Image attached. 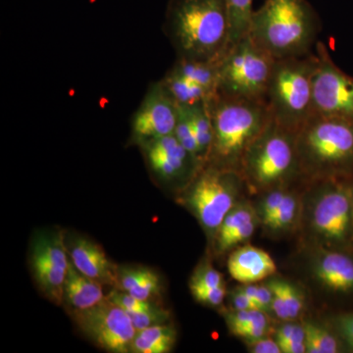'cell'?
Returning <instances> with one entry per match:
<instances>
[{"instance_id":"obj_1","label":"cell","mask_w":353,"mask_h":353,"mask_svg":"<svg viewBox=\"0 0 353 353\" xmlns=\"http://www.w3.org/2000/svg\"><path fill=\"white\" fill-rule=\"evenodd\" d=\"M163 31L176 58L221 59L230 46L226 0H168Z\"/></svg>"},{"instance_id":"obj_2","label":"cell","mask_w":353,"mask_h":353,"mask_svg":"<svg viewBox=\"0 0 353 353\" xmlns=\"http://www.w3.org/2000/svg\"><path fill=\"white\" fill-rule=\"evenodd\" d=\"M321 21L307 0H265L254 10L248 34L275 60L313 52Z\"/></svg>"},{"instance_id":"obj_3","label":"cell","mask_w":353,"mask_h":353,"mask_svg":"<svg viewBox=\"0 0 353 353\" xmlns=\"http://www.w3.org/2000/svg\"><path fill=\"white\" fill-rule=\"evenodd\" d=\"M296 150L306 181L353 180V122L312 116L296 132Z\"/></svg>"},{"instance_id":"obj_4","label":"cell","mask_w":353,"mask_h":353,"mask_svg":"<svg viewBox=\"0 0 353 353\" xmlns=\"http://www.w3.org/2000/svg\"><path fill=\"white\" fill-rule=\"evenodd\" d=\"M208 109L213 141L206 164L240 172L246 150L271 119L266 103L215 94Z\"/></svg>"},{"instance_id":"obj_5","label":"cell","mask_w":353,"mask_h":353,"mask_svg":"<svg viewBox=\"0 0 353 353\" xmlns=\"http://www.w3.org/2000/svg\"><path fill=\"white\" fill-rule=\"evenodd\" d=\"M315 51L307 55L276 60L266 105L271 118L281 126L297 132L313 116V75Z\"/></svg>"},{"instance_id":"obj_6","label":"cell","mask_w":353,"mask_h":353,"mask_svg":"<svg viewBox=\"0 0 353 353\" xmlns=\"http://www.w3.org/2000/svg\"><path fill=\"white\" fill-rule=\"evenodd\" d=\"M240 173L248 188L264 192L301 178L296 132L271 118L243 155Z\"/></svg>"},{"instance_id":"obj_7","label":"cell","mask_w":353,"mask_h":353,"mask_svg":"<svg viewBox=\"0 0 353 353\" xmlns=\"http://www.w3.org/2000/svg\"><path fill=\"white\" fill-rule=\"evenodd\" d=\"M275 61L246 34L231 44L223 55L215 94L266 103Z\"/></svg>"},{"instance_id":"obj_8","label":"cell","mask_w":353,"mask_h":353,"mask_svg":"<svg viewBox=\"0 0 353 353\" xmlns=\"http://www.w3.org/2000/svg\"><path fill=\"white\" fill-rule=\"evenodd\" d=\"M243 185L240 172L205 164L188 183L183 199L205 231L215 234Z\"/></svg>"},{"instance_id":"obj_9","label":"cell","mask_w":353,"mask_h":353,"mask_svg":"<svg viewBox=\"0 0 353 353\" xmlns=\"http://www.w3.org/2000/svg\"><path fill=\"white\" fill-rule=\"evenodd\" d=\"M315 185L310 224L329 245H347L353 233V180L308 181Z\"/></svg>"},{"instance_id":"obj_10","label":"cell","mask_w":353,"mask_h":353,"mask_svg":"<svg viewBox=\"0 0 353 353\" xmlns=\"http://www.w3.org/2000/svg\"><path fill=\"white\" fill-rule=\"evenodd\" d=\"M313 75V116L353 122V78L339 68L327 46L317 41Z\"/></svg>"},{"instance_id":"obj_11","label":"cell","mask_w":353,"mask_h":353,"mask_svg":"<svg viewBox=\"0 0 353 353\" xmlns=\"http://www.w3.org/2000/svg\"><path fill=\"white\" fill-rule=\"evenodd\" d=\"M73 318L97 347L113 353L131 352L137 330L126 311L108 297L92 307L73 311Z\"/></svg>"},{"instance_id":"obj_12","label":"cell","mask_w":353,"mask_h":353,"mask_svg":"<svg viewBox=\"0 0 353 353\" xmlns=\"http://www.w3.org/2000/svg\"><path fill=\"white\" fill-rule=\"evenodd\" d=\"M70 262L69 250L61 231L37 234L32 245V271L39 290L51 303H63Z\"/></svg>"},{"instance_id":"obj_13","label":"cell","mask_w":353,"mask_h":353,"mask_svg":"<svg viewBox=\"0 0 353 353\" xmlns=\"http://www.w3.org/2000/svg\"><path fill=\"white\" fill-rule=\"evenodd\" d=\"M179 113V106L161 81L152 82L132 116L130 143L141 146L153 139L174 134Z\"/></svg>"},{"instance_id":"obj_14","label":"cell","mask_w":353,"mask_h":353,"mask_svg":"<svg viewBox=\"0 0 353 353\" xmlns=\"http://www.w3.org/2000/svg\"><path fill=\"white\" fill-rule=\"evenodd\" d=\"M139 148L150 170L164 182L185 180L190 183L202 167L175 134L153 139Z\"/></svg>"},{"instance_id":"obj_15","label":"cell","mask_w":353,"mask_h":353,"mask_svg":"<svg viewBox=\"0 0 353 353\" xmlns=\"http://www.w3.org/2000/svg\"><path fill=\"white\" fill-rule=\"evenodd\" d=\"M68 250L72 263L81 273L103 285L116 288L119 268L110 261L101 245L79 238L72 241Z\"/></svg>"},{"instance_id":"obj_16","label":"cell","mask_w":353,"mask_h":353,"mask_svg":"<svg viewBox=\"0 0 353 353\" xmlns=\"http://www.w3.org/2000/svg\"><path fill=\"white\" fill-rule=\"evenodd\" d=\"M228 271L241 284H254L273 276L277 272V266L269 253L248 245L230 255Z\"/></svg>"},{"instance_id":"obj_17","label":"cell","mask_w":353,"mask_h":353,"mask_svg":"<svg viewBox=\"0 0 353 353\" xmlns=\"http://www.w3.org/2000/svg\"><path fill=\"white\" fill-rule=\"evenodd\" d=\"M314 273L328 289L353 292V259L345 253L324 250L315 260Z\"/></svg>"},{"instance_id":"obj_18","label":"cell","mask_w":353,"mask_h":353,"mask_svg":"<svg viewBox=\"0 0 353 353\" xmlns=\"http://www.w3.org/2000/svg\"><path fill=\"white\" fill-rule=\"evenodd\" d=\"M105 299L103 285L83 275L70 262L64 284L63 303L68 304L72 311H78L92 307Z\"/></svg>"},{"instance_id":"obj_19","label":"cell","mask_w":353,"mask_h":353,"mask_svg":"<svg viewBox=\"0 0 353 353\" xmlns=\"http://www.w3.org/2000/svg\"><path fill=\"white\" fill-rule=\"evenodd\" d=\"M221 59L197 60L176 58L175 63L170 70L185 80L205 88L214 97L217 90Z\"/></svg>"},{"instance_id":"obj_20","label":"cell","mask_w":353,"mask_h":353,"mask_svg":"<svg viewBox=\"0 0 353 353\" xmlns=\"http://www.w3.org/2000/svg\"><path fill=\"white\" fill-rule=\"evenodd\" d=\"M160 81L179 108H192L205 103L213 97L205 88L185 80L170 69Z\"/></svg>"},{"instance_id":"obj_21","label":"cell","mask_w":353,"mask_h":353,"mask_svg":"<svg viewBox=\"0 0 353 353\" xmlns=\"http://www.w3.org/2000/svg\"><path fill=\"white\" fill-rule=\"evenodd\" d=\"M185 110L194 130L199 145L202 164L208 162L213 141V127L209 113L208 102L197 104L192 108H181Z\"/></svg>"},{"instance_id":"obj_22","label":"cell","mask_w":353,"mask_h":353,"mask_svg":"<svg viewBox=\"0 0 353 353\" xmlns=\"http://www.w3.org/2000/svg\"><path fill=\"white\" fill-rule=\"evenodd\" d=\"M230 19V46L248 34L252 21L253 0H226Z\"/></svg>"},{"instance_id":"obj_23","label":"cell","mask_w":353,"mask_h":353,"mask_svg":"<svg viewBox=\"0 0 353 353\" xmlns=\"http://www.w3.org/2000/svg\"><path fill=\"white\" fill-rule=\"evenodd\" d=\"M255 219H259V214H257L252 204L248 203V202H241V203L238 202L233 209L228 213L225 219L223 220L222 224L220 225L217 232H216L215 238L217 248L225 241L228 240L234 232L238 231L241 226Z\"/></svg>"},{"instance_id":"obj_24","label":"cell","mask_w":353,"mask_h":353,"mask_svg":"<svg viewBox=\"0 0 353 353\" xmlns=\"http://www.w3.org/2000/svg\"><path fill=\"white\" fill-rule=\"evenodd\" d=\"M305 331L307 353H336L340 352L338 339L331 332L314 322L303 323Z\"/></svg>"},{"instance_id":"obj_25","label":"cell","mask_w":353,"mask_h":353,"mask_svg":"<svg viewBox=\"0 0 353 353\" xmlns=\"http://www.w3.org/2000/svg\"><path fill=\"white\" fill-rule=\"evenodd\" d=\"M299 208V199L296 194L288 190L280 208L276 211L275 214L272 216L271 219L265 224V226L273 231L289 229L296 219Z\"/></svg>"},{"instance_id":"obj_26","label":"cell","mask_w":353,"mask_h":353,"mask_svg":"<svg viewBox=\"0 0 353 353\" xmlns=\"http://www.w3.org/2000/svg\"><path fill=\"white\" fill-rule=\"evenodd\" d=\"M137 334L153 343L160 353L170 352L176 343V330L169 324L150 327L137 331Z\"/></svg>"},{"instance_id":"obj_27","label":"cell","mask_w":353,"mask_h":353,"mask_svg":"<svg viewBox=\"0 0 353 353\" xmlns=\"http://www.w3.org/2000/svg\"><path fill=\"white\" fill-rule=\"evenodd\" d=\"M180 113H179L178 123L175 129L176 138L180 141L181 145L185 148L192 155L199 163L203 166L202 164L201 152H199V145H197V141L196 136H194V130H192V125L189 118H188L187 114L183 108H179Z\"/></svg>"},{"instance_id":"obj_28","label":"cell","mask_w":353,"mask_h":353,"mask_svg":"<svg viewBox=\"0 0 353 353\" xmlns=\"http://www.w3.org/2000/svg\"><path fill=\"white\" fill-rule=\"evenodd\" d=\"M131 318L132 325L137 331L157 326V325L168 324L170 314L166 309L159 307L153 304L148 310L141 312L128 313Z\"/></svg>"},{"instance_id":"obj_29","label":"cell","mask_w":353,"mask_h":353,"mask_svg":"<svg viewBox=\"0 0 353 353\" xmlns=\"http://www.w3.org/2000/svg\"><path fill=\"white\" fill-rule=\"evenodd\" d=\"M224 279L219 271L216 270L209 263L199 265L190 279V290L197 289H211L224 285Z\"/></svg>"},{"instance_id":"obj_30","label":"cell","mask_w":353,"mask_h":353,"mask_svg":"<svg viewBox=\"0 0 353 353\" xmlns=\"http://www.w3.org/2000/svg\"><path fill=\"white\" fill-rule=\"evenodd\" d=\"M287 185L288 183L265 190L266 192L264 194L263 199L260 202L259 210V216L262 221V224H266L280 208L288 192Z\"/></svg>"},{"instance_id":"obj_31","label":"cell","mask_w":353,"mask_h":353,"mask_svg":"<svg viewBox=\"0 0 353 353\" xmlns=\"http://www.w3.org/2000/svg\"><path fill=\"white\" fill-rule=\"evenodd\" d=\"M279 282H280L283 296H284L289 321H294L303 313L304 307L303 294L290 283L285 282L284 280H279Z\"/></svg>"},{"instance_id":"obj_32","label":"cell","mask_w":353,"mask_h":353,"mask_svg":"<svg viewBox=\"0 0 353 353\" xmlns=\"http://www.w3.org/2000/svg\"><path fill=\"white\" fill-rule=\"evenodd\" d=\"M106 297L111 303L119 306L127 313L141 312V311L148 310L153 305L150 301H141L132 296L129 292L119 289L112 290Z\"/></svg>"},{"instance_id":"obj_33","label":"cell","mask_w":353,"mask_h":353,"mask_svg":"<svg viewBox=\"0 0 353 353\" xmlns=\"http://www.w3.org/2000/svg\"><path fill=\"white\" fill-rule=\"evenodd\" d=\"M241 290L250 296L257 309L263 312L272 310V301H273V292L268 284L254 285L245 284L241 287Z\"/></svg>"},{"instance_id":"obj_34","label":"cell","mask_w":353,"mask_h":353,"mask_svg":"<svg viewBox=\"0 0 353 353\" xmlns=\"http://www.w3.org/2000/svg\"><path fill=\"white\" fill-rule=\"evenodd\" d=\"M275 340L279 345H290V343H305V331L303 324L288 321L276 332Z\"/></svg>"},{"instance_id":"obj_35","label":"cell","mask_w":353,"mask_h":353,"mask_svg":"<svg viewBox=\"0 0 353 353\" xmlns=\"http://www.w3.org/2000/svg\"><path fill=\"white\" fill-rule=\"evenodd\" d=\"M161 290L160 279L154 271L150 270L145 278L134 289L130 290L129 294L141 301H150L152 296H158Z\"/></svg>"},{"instance_id":"obj_36","label":"cell","mask_w":353,"mask_h":353,"mask_svg":"<svg viewBox=\"0 0 353 353\" xmlns=\"http://www.w3.org/2000/svg\"><path fill=\"white\" fill-rule=\"evenodd\" d=\"M150 270V269L145 267H136V268L128 267V268L119 269L115 289L129 292L145 278Z\"/></svg>"},{"instance_id":"obj_37","label":"cell","mask_w":353,"mask_h":353,"mask_svg":"<svg viewBox=\"0 0 353 353\" xmlns=\"http://www.w3.org/2000/svg\"><path fill=\"white\" fill-rule=\"evenodd\" d=\"M192 294L199 303L211 306V307H217L223 303L225 296H226V285L211 288V289L192 290Z\"/></svg>"},{"instance_id":"obj_38","label":"cell","mask_w":353,"mask_h":353,"mask_svg":"<svg viewBox=\"0 0 353 353\" xmlns=\"http://www.w3.org/2000/svg\"><path fill=\"white\" fill-rule=\"evenodd\" d=\"M257 226V219L250 221V222L246 223V224L241 226L238 231L234 232L228 240L225 241L217 248L220 252H225L227 250H231L234 246L240 245L248 239L252 238V234H254L255 228Z\"/></svg>"},{"instance_id":"obj_39","label":"cell","mask_w":353,"mask_h":353,"mask_svg":"<svg viewBox=\"0 0 353 353\" xmlns=\"http://www.w3.org/2000/svg\"><path fill=\"white\" fill-rule=\"evenodd\" d=\"M334 326L348 347L353 350V313H345L334 318Z\"/></svg>"},{"instance_id":"obj_40","label":"cell","mask_w":353,"mask_h":353,"mask_svg":"<svg viewBox=\"0 0 353 353\" xmlns=\"http://www.w3.org/2000/svg\"><path fill=\"white\" fill-rule=\"evenodd\" d=\"M269 287L273 292V301H272V312L274 313L279 319L289 321L288 317L287 308H285L284 296H283L282 289H281L279 280H271L268 283Z\"/></svg>"},{"instance_id":"obj_41","label":"cell","mask_w":353,"mask_h":353,"mask_svg":"<svg viewBox=\"0 0 353 353\" xmlns=\"http://www.w3.org/2000/svg\"><path fill=\"white\" fill-rule=\"evenodd\" d=\"M250 352L252 353H282L277 341L265 336L259 340L246 341Z\"/></svg>"},{"instance_id":"obj_42","label":"cell","mask_w":353,"mask_h":353,"mask_svg":"<svg viewBox=\"0 0 353 353\" xmlns=\"http://www.w3.org/2000/svg\"><path fill=\"white\" fill-rule=\"evenodd\" d=\"M230 299H231L234 310H250V309L259 310L256 305L253 303L252 299L241 290V287L230 294Z\"/></svg>"}]
</instances>
